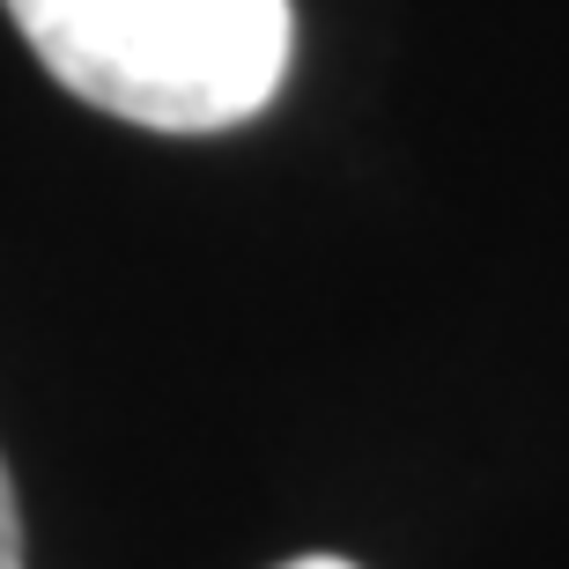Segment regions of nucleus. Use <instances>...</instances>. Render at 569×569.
<instances>
[{
  "mask_svg": "<svg viewBox=\"0 0 569 569\" xmlns=\"http://www.w3.org/2000/svg\"><path fill=\"white\" fill-rule=\"evenodd\" d=\"M281 569H356V562H340V555H296V562H281Z\"/></svg>",
  "mask_w": 569,
  "mask_h": 569,
  "instance_id": "nucleus-3",
  "label": "nucleus"
},
{
  "mask_svg": "<svg viewBox=\"0 0 569 569\" xmlns=\"http://www.w3.org/2000/svg\"><path fill=\"white\" fill-rule=\"evenodd\" d=\"M0 569H22V518H16V488L0 466Z\"/></svg>",
  "mask_w": 569,
  "mask_h": 569,
  "instance_id": "nucleus-2",
  "label": "nucleus"
},
{
  "mask_svg": "<svg viewBox=\"0 0 569 569\" xmlns=\"http://www.w3.org/2000/svg\"><path fill=\"white\" fill-rule=\"evenodd\" d=\"M22 44L82 104L148 133H222L274 104L289 0H8Z\"/></svg>",
  "mask_w": 569,
  "mask_h": 569,
  "instance_id": "nucleus-1",
  "label": "nucleus"
}]
</instances>
